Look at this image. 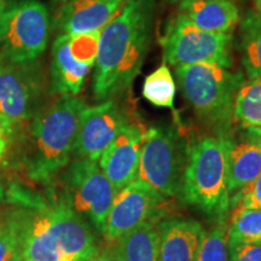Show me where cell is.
I'll list each match as a JSON object with an SVG mask.
<instances>
[{
	"label": "cell",
	"mask_w": 261,
	"mask_h": 261,
	"mask_svg": "<svg viewBox=\"0 0 261 261\" xmlns=\"http://www.w3.org/2000/svg\"><path fill=\"white\" fill-rule=\"evenodd\" d=\"M11 203L14 224L23 261H89L99 252L96 230L75 213L57 191L46 192L16 187Z\"/></svg>",
	"instance_id": "6da1fadb"
},
{
	"label": "cell",
	"mask_w": 261,
	"mask_h": 261,
	"mask_svg": "<svg viewBox=\"0 0 261 261\" xmlns=\"http://www.w3.org/2000/svg\"><path fill=\"white\" fill-rule=\"evenodd\" d=\"M241 61L248 79L261 75V17L257 12L249 11L241 18L240 23Z\"/></svg>",
	"instance_id": "ffe728a7"
},
{
	"label": "cell",
	"mask_w": 261,
	"mask_h": 261,
	"mask_svg": "<svg viewBox=\"0 0 261 261\" xmlns=\"http://www.w3.org/2000/svg\"><path fill=\"white\" fill-rule=\"evenodd\" d=\"M99 47V34H61L51 52V87L57 94L77 96L94 67Z\"/></svg>",
	"instance_id": "30bf717a"
},
{
	"label": "cell",
	"mask_w": 261,
	"mask_h": 261,
	"mask_svg": "<svg viewBox=\"0 0 261 261\" xmlns=\"http://www.w3.org/2000/svg\"><path fill=\"white\" fill-rule=\"evenodd\" d=\"M142 92L143 97L154 107L174 110L177 84L166 62H162L158 69L145 77Z\"/></svg>",
	"instance_id": "7402d4cb"
},
{
	"label": "cell",
	"mask_w": 261,
	"mask_h": 261,
	"mask_svg": "<svg viewBox=\"0 0 261 261\" xmlns=\"http://www.w3.org/2000/svg\"><path fill=\"white\" fill-rule=\"evenodd\" d=\"M178 198L212 220H227L231 197L223 137L211 132L189 142L187 169Z\"/></svg>",
	"instance_id": "277c9868"
},
{
	"label": "cell",
	"mask_w": 261,
	"mask_h": 261,
	"mask_svg": "<svg viewBox=\"0 0 261 261\" xmlns=\"http://www.w3.org/2000/svg\"><path fill=\"white\" fill-rule=\"evenodd\" d=\"M168 214V198L140 179L120 189L108 213L103 237L113 243L130 230L150 220H162Z\"/></svg>",
	"instance_id": "8fae6325"
},
{
	"label": "cell",
	"mask_w": 261,
	"mask_h": 261,
	"mask_svg": "<svg viewBox=\"0 0 261 261\" xmlns=\"http://www.w3.org/2000/svg\"><path fill=\"white\" fill-rule=\"evenodd\" d=\"M231 210L234 207L261 210V173L255 180L231 197Z\"/></svg>",
	"instance_id": "484cf974"
},
{
	"label": "cell",
	"mask_w": 261,
	"mask_h": 261,
	"mask_svg": "<svg viewBox=\"0 0 261 261\" xmlns=\"http://www.w3.org/2000/svg\"><path fill=\"white\" fill-rule=\"evenodd\" d=\"M145 129L139 119L130 122L98 160L99 167L117 191L137 179Z\"/></svg>",
	"instance_id": "9a60e30c"
},
{
	"label": "cell",
	"mask_w": 261,
	"mask_h": 261,
	"mask_svg": "<svg viewBox=\"0 0 261 261\" xmlns=\"http://www.w3.org/2000/svg\"><path fill=\"white\" fill-rule=\"evenodd\" d=\"M127 0H67L56 18L62 34L102 31L123 8Z\"/></svg>",
	"instance_id": "2e32d148"
},
{
	"label": "cell",
	"mask_w": 261,
	"mask_h": 261,
	"mask_svg": "<svg viewBox=\"0 0 261 261\" xmlns=\"http://www.w3.org/2000/svg\"><path fill=\"white\" fill-rule=\"evenodd\" d=\"M19 243L11 221L0 224V261H19Z\"/></svg>",
	"instance_id": "d4e9b609"
},
{
	"label": "cell",
	"mask_w": 261,
	"mask_h": 261,
	"mask_svg": "<svg viewBox=\"0 0 261 261\" xmlns=\"http://www.w3.org/2000/svg\"><path fill=\"white\" fill-rule=\"evenodd\" d=\"M232 34L203 31L178 12L166 24L160 39L163 62L174 68L200 63L232 65Z\"/></svg>",
	"instance_id": "9c48e42d"
},
{
	"label": "cell",
	"mask_w": 261,
	"mask_h": 261,
	"mask_svg": "<svg viewBox=\"0 0 261 261\" xmlns=\"http://www.w3.org/2000/svg\"><path fill=\"white\" fill-rule=\"evenodd\" d=\"M0 2H2V0H0Z\"/></svg>",
	"instance_id": "d590c367"
},
{
	"label": "cell",
	"mask_w": 261,
	"mask_h": 261,
	"mask_svg": "<svg viewBox=\"0 0 261 261\" xmlns=\"http://www.w3.org/2000/svg\"><path fill=\"white\" fill-rule=\"evenodd\" d=\"M178 4L180 14L207 32L232 34L241 21L233 0H181Z\"/></svg>",
	"instance_id": "ac0fdd59"
},
{
	"label": "cell",
	"mask_w": 261,
	"mask_h": 261,
	"mask_svg": "<svg viewBox=\"0 0 261 261\" xmlns=\"http://www.w3.org/2000/svg\"><path fill=\"white\" fill-rule=\"evenodd\" d=\"M85 108L83 99L69 94H60L39 108L31 121L22 155L24 173L32 181L48 187L69 165Z\"/></svg>",
	"instance_id": "3957f363"
},
{
	"label": "cell",
	"mask_w": 261,
	"mask_h": 261,
	"mask_svg": "<svg viewBox=\"0 0 261 261\" xmlns=\"http://www.w3.org/2000/svg\"><path fill=\"white\" fill-rule=\"evenodd\" d=\"M227 244H261V210L233 208L227 224Z\"/></svg>",
	"instance_id": "603a6c76"
},
{
	"label": "cell",
	"mask_w": 261,
	"mask_h": 261,
	"mask_svg": "<svg viewBox=\"0 0 261 261\" xmlns=\"http://www.w3.org/2000/svg\"><path fill=\"white\" fill-rule=\"evenodd\" d=\"M253 2H254V5H255V8H256L257 15L261 17V0H253Z\"/></svg>",
	"instance_id": "4dcf8cb0"
},
{
	"label": "cell",
	"mask_w": 261,
	"mask_h": 261,
	"mask_svg": "<svg viewBox=\"0 0 261 261\" xmlns=\"http://www.w3.org/2000/svg\"><path fill=\"white\" fill-rule=\"evenodd\" d=\"M4 8H5V4H3V3L0 2V14H2L3 10H4Z\"/></svg>",
	"instance_id": "d6a6232c"
},
{
	"label": "cell",
	"mask_w": 261,
	"mask_h": 261,
	"mask_svg": "<svg viewBox=\"0 0 261 261\" xmlns=\"http://www.w3.org/2000/svg\"><path fill=\"white\" fill-rule=\"evenodd\" d=\"M89 261H122L114 249L112 243H107L106 247H100L99 252L93 255Z\"/></svg>",
	"instance_id": "f1b7e54d"
},
{
	"label": "cell",
	"mask_w": 261,
	"mask_h": 261,
	"mask_svg": "<svg viewBox=\"0 0 261 261\" xmlns=\"http://www.w3.org/2000/svg\"><path fill=\"white\" fill-rule=\"evenodd\" d=\"M19 261H23V260H19Z\"/></svg>",
	"instance_id": "e575fe53"
},
{
	"label": "cell",
	"mask_w": 261,
	"mask_h": 261,
	"mask_svg": "<svg viewBox=\"0 0 261 261\" xmlns=\"http://www.w3.org/2000/svg\"><path fill=\"white\" fill-rule=\"evenodd\" d=\"M232 65L200 63L175 68L179 89L197 119L218 136L232 128L233 104L243 74Z\"/></svg>",
	"instance_id": "5b68a950"
},
{
	"label": "cell",
	"mask_w": 261,
	"mask_h": 261,
	"mask_svg": "<svg viewBox=\"0 0 261 261\" xmlns=\"http://www.w3.org/2000/svg\"><path fill=\"white\" fill-rule=\"evenodd\" d=\"M163 2H166V3H169V4H177V3L181 2V0H163Z\"/></svg>",
	"instance_id": "1f68e13d"
},
{
	"label": "cell",
	"mask_w": 261,
	"mask_h": 261,
	"mask_svg": "<svg viewBox=\"0 0 261 261\" xmlns=\"http://www.w3.org/2000/svg\"><path fill=\"white\" fill-rule=\"evenodd\" d=\"M136 120H138L136 114L117 102L116 98L86 107L80 116L73 156L98 161L119 133Z\"/></svg>",
	"instance_id": "7c38bea8"
},
{
	"label": "cell",
	"mask_w": 261,
	"mask_h": 261,
	"mask_svg": "<svg viewBox=\"0 0 261 261\" xmlns=\"http://www.w3.org/2000/svg\"><path fill=\"white\" fill-rule=\"evenodd\" d=\"M40 85L19 63H0V117L15 128L39 110Z\"/></svg>",
	"instance_id": "5bb4252c"
},
{
	"label": "cell",
	"mask_w": 261,
	"mask_h": 261,
	"mask_svg": "<svg viewBox=\"0 0 261 261\" xmlns=\"http://www.w3.org/2000/svg\"><path fill=\"white\" fill-rule=\"evenodd\" d=\"M5 194H6V192H5V185H4V182H3L2 178H0V205H2L3 201H4Z\"/></svg>",
	"instance_id": "f546056e"
},
{
	"label": "cell",
	"mask_w": 261,
	"mask_h": 261,
	"mask_svg": "<svg viewBox=\"0 0 261 261\" xmlns=\"http://www.w3.org/2000/svg\"><path fill=\"white\" fill-rule=\"evenodd\" d=\"M227 224V220L215 221L213 226L205 231L197 261H228Z\"/></svg>",
	"instance_id": "cb8c5ba5"
},
{
	"label": "cell",
	"mask_w": 261,
	"mask_h": 261,
	"mask_svg": "<svg viewBox=\"0 0 261 261\" xmlns=\"http://www.w3.org/2000/svg\"><path fill=\"white\" fill-rule=\"evenodd\" d=\"M117 190L97 161L75 159L62 171V200L103 236L106 221Z\"/></svg>",
	"instance_id": "52a82bcc"
},
{
	"label": "cell",
	"mask_w": 261,
	"mask_h": 261,
	"mask_svg": "<svg viewBox=\"0 0 261 261\" xmlns=\"http://www.w3.org/2000/svg\"><path fill=\"white\" fill-rule=\"evenodd\" d=\"M161 221V220H160ZM159 220H150L113 242L122 261H159Z\"/></svg>",
	"instance_id": "d6986e66"
},
{
	"label": "cell",
	"mask_w": 261,
	"mask_h": 261,
	"mask_svg": "<svg viewBox=\"0 0 261 261\" xmlns=\"http://www.w3.org/2000/svg\"><path fill=\"white\" fill-rule=\"evenodd\" d=\"M228 261H261V244H227Z\"/></svg>",
	"instance_id": "4316f807"
},
{
	"label": "cell",
	"mask_w": 261,
	"mask_h": 261,
	"mask_svg": "<svg viewBox=\"0 0 261 261\" xmlns=\"http://www.w3.org/2000/svg\"><path fill=\"white\" fill-rule=\"evenodd\" d=\"M189 158V142L175 126L145 129L137 179L166 198H175L181 189Z\"/></svg>",
	"instance_id": "8992f818"
},
{
	"label": "cell",
	"mask_w": 261,
	"mask_h": 261,
	"mask_svg": "<svg viewBox=\"0 0 261 261\" xmlns=\"http://www.w3.org/2000/svg\"><path fill=\"white\" fill-rule=\"evenodd\" d=\"M221 137L226 150L228 192L232 197L261 173V128L234 123Z\"/></svg>",
	"instance_id": "4fadbf2b"
},
{
	"label": "cell",
	"mask_w": 261,
	"mask_h": 261,
	"mask_svg": "<svg viewBox=\"0 0 261 261\" xmlns=\"http://www.w3.org/2000/svg\"><path fill=\"white\" fill-rule=\"evenodd\" d=\"M15 127L0 117V167L9 158L10 150L15 142Z\"/></svg>",
	"instance_id": "83f0119b"
},
{
	"label": "cell",
	"mask_w": 261,
	"mask_h": 261,
	"mask_svg": "<svg viewBox=\"0 0 261 261\" xmlns=\"http://www.w3.org/2000/svg\"><path fill=\"white\" fill-rule=\"evenodd\" d=\"M233 121L243 127L261 128V75L243 81L233 104Z\"/></svg>",
	"instance_id": "44dd1931"
},
{
	"label": "cell",
	"mask_w": 261,
	"mask_h": 261,
	"mask_svg": "<svg viewBox=\"0 0 261 261\" xmlns=\"http://www.w3.org/2000/svg\"><path fill=\"white\" fill-rule=\"evenodd\" d=\"M159 261H197L205 230L191 218H165L159 223Z\"/></svg>",
	"instance_id": "e0dca14e"
},
{
	"label": "cell",
	"mask_w": 261,
	"mask_h": 261,
	"mask_svg": "<svg viewBox=\"0 0 261 261\" xmlns=\"http://www.w3.org/2000/svg\"><path fill=\"white\" fill-rule=\"evenodd\" d=\"M48 35L50 16L41 2L22 0L0 14V55L10 63L24 64L40 57Z\"/></svg>",
	"instance_id": "ba28073f"
},
{
	"label": "cell",
	"mask_w": 261,
	"mask_h": 261,
	"mask_svg": "<svg viewBox=\"0 0 261 261\" xmlns=\"http://www.w3.org/2000/svg\"><path fill=\"white\" fill-rule=\"evenodd\" d=\"M156 0H127L100 31L92 90L97 100L116 98L130 89L151 41Z\"/></svg>",
	"instance_id": "7a4b0ae2"
},
{
	"label": "cell",
	"mask_w": 261,
	"mask_h": 261,
	"mask_svg": "<svg viewBox=\"0 0 261 261\" xmlns=\"http://www.w3.org/2000/svg\"><path fill=\"white\" fill-rule=\"evenodd\" d=\"M56 2H61V3H64V2H67V0H56Z\"/></svg>",
	"instance_id": "836d02e7"
}]
</instances>
